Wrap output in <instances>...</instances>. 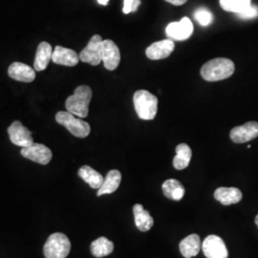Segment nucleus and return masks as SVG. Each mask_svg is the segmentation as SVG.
I'll return each mask as SVG.
<instances>
[{
	"instance_id": "1",
	"label": "nucleus",
	"mask_w": 258,
	"mask_h": 258,
	"mask_svg": "<svg viewBox=\"0 0 258 258\" xmlns=\"http://www.w3.org/2000/svg\"><path fill=\"white\" fill-rule=\"evenodd\" d=\"M234 63L226 57L214 58L205 63L201 76L207 82H219L230 78L234 73Z\"/></svg>"
},
{
	"instance_id": "2",
	"label": "nucleus",
	"mask_w": 258,
	"mask_h": 258,
	"mask_svg": "<svg viewBox=\"0 0 258 258\" xmlns=\"http://www.w3.org/2000/svg\"><path fill=\"white\" fill-rule=\"evenodd\" d=\"M92 99V90L87 85H81L75 89L72 96L68 97L65 107L68 112L80 118H86L89 112V104Z\"/></svg>"
},
{
	"instance_id": "3",
	"label": "nucleus",
	"mask_w": 258,
	"mask_h": 258,
	"mask_svg": "<svg viewBox=\"0 0 258 258\" xmlns=\"http://www.w3.org/2000/svg\"><path fill=\"white\" fill-rule=\"evenodd\" d=\"M135 111L142 120H153L158 111V99L156 96L147 90H138L133 96Z\"/></svg>"
},
{
	"instance_id": "4",
	"label": "nucleus",
	"mask_w": 258,
	"mask_h": 258,
	"mask_svg": "<svg viewBox=\"0 0 258 258\" xmlns=\"http://www.w3.org/2000/svg\"><path fill=\"white\" fill-rule=\"evenodd\" d=\"M55 120L78 138H86L90 134L91 128L89 123L78 119L75 115L68 111L58 112L55 115Z\"/></svg>"
},
{
	"instance_id": "5",
	"label": "nucleus",
	"mask_w": 258,
	"mask_h": 258,
	"mask_svg": "<svg viewBox=\"0 0 258 258\" xmlns=\"http://www.w3.org/2000/svg\"><path fill=\"white\" fill-rule=\"evenodd\" d=\"M71 249V243L68 237L60 232L49 236L43 248L46 258H66Z\"/></svg>"
},
{
	"instance_id": "6",
	"label": "nucleus",
	"mask_w": 258,
	"mask_h": 258,
	"mask_svg": "<svg viewBox=\"0 0 258 258\" xmlns=\"http://www.w3.org/2000/svg\"><path fill=\"white\" fill-rule=\"evenodd\" d=\"M102 38L99 35H95L89 40L87 46L79 55L80 60L93 66L100 64L102 59Z\"/></svg>"
},
{
	"instance_id": "7",
	"label": "nucleus",
	"mask_w": 258,
	"mask_h": 258,
	"mask_svg": "<svg viewBox=\"0 0 258 258\" xmlns=\"http://www.w3.org/2000/svg\"><path fill=\"white\" fill-rule=\"evenodd\" d=\"M194 24L188 18H183L178 22H171L166 29V36L172 40H185L194 33Z\"/></svg>"
},
{
	"instance_id": "8",
	"label": "nucleus",
	"mask_w": 258,
	"mask_h": 258,
	"mask_svg": "<svg viewBox=\"0 0 258 258\" xmlns=\"http://www.w3.org/2000/svg\"><path fill=\"white\" fill-rule=\"evenodd\" d=\"M202 250L207 258H228L229 252L221 237L209 235L202 243Z\"/></svg>"
},
{
	"instance_id": "9",
	"label": "nucleus",
	"mask_w": 258,
	"mask_h": 258,
	"mask_svg": "<svg viewBox=\"0 0 258 258\" xmlns=\"http://www.w3.org/2000/svg\"><path fill=\"white\" fill-rule=\"evenodd\" d=\"M20 153L24 158L43 166L49 164L53 157L52 151L46 146L37 143H34L27 148H22Z\"/></svg>"
},
{
	"instance_id": "10",
	"label": "nucleus",
	"mask_w": 258,
	"mask_h": 258,
	"mask_svg": "<svg viewBox=\"0 0 258 258\" xmlns=\"http://www.w3.org/2000/svg\"><path fill=\"white\" fill-rule=\"evenodd\" d=\"M11 142L21 148H27L34 144L32 133L20 121H14L8 128Z\"/></svg>"
},
{
	"instance_id": "11",
	"label": "nucleus",
	"mask_w": 258,
	"mask_h": 258,
	"mask_svg": "<svg viewBox=\"0 0 258 258\" xmlns=\"http://www.w3.org/2000/svg\"><path fill=\"white\" fill-rule=\"evenodd\" d=\"M102 59L104 67L109 71L115 70L120 64V50L111 39H105L102 41Z\"/></svg>"
},
{
	"instance_id": "12",
	"label": "nucleus",
	"mask_w": 258,
	"mask_h": 258,
	"mask_svg": "<svg viewBox=\"0 0 258 258\" xmlns=\"http://www.w3.org/2000/svg\"><path fill=\"white\" fill-rule=\"evenodd\" d=\"M230 137L235 144H244L257 138V121H249L243 125L234 127L230 133Z\"/></svg>"
},
{
	"instance_id": "13",
	"label": "nucleus",
	"mask_w": 258,
	"mask_h": 258,
	"mask_svg": "<svg viewBox=\"0 0 258 258\" xmlns=\"http://www.w3.org/2000/svg\"><path fill=\"white\" fill-rule=\"evenodd\" d=\"M174 42L172 39H164L161 41L154 42L150 46L147 48L146 55L149 59L152 60H159L164 59L168 55H171V53L174 50Z\"/></svg>"
},
{
	"instance_id": "14",
	"label": "nucleus",
	"mask_w": 258,
	"mask_h": 258,
	"mask_svg": "<svg viewBox=\"0 0 258 258\" xmlns=\"http://www.w3.org/2000/svg\"><path fill=\"white\" fill-rule=\"evenodd\" d=\"M8 74L13 80L22 83H32L36 79V70L21 62H14L10 65Z\"/></svg>"
},
{
	"instance_id": "15",
	"label": "nucleus",
	"mask_w": 258,
	"mask_h": 258,
	"mask_svg": "<svg viewBox=\"0 0 258 258\" xmlns=\"http://www.w3.org/2000/svg\"><path fill=\"white\" fill-rule=\"evenodd\" d=\"M52 60L55 64L76 66L79 63L80 56L72 49L56 46L52 55Z\"/></svg>"
},
{
	"instance_id": "16",
	"label": "nucleus",
	"mask_w": 258,
	"mask_h": 258,
	"mask_svg": "<svg viewBox=\"0 0 258 258\" xmlns=\"http://www.w3.org/2000/svg\"><path fill=\"white\" fill-rule=\"evenodd\" d=\"M180 251L184 258L196 256L202 249V243L198 234H190L180 242Z\"/></svg>"
},
{
	"instance_id": "17",
	"label": "nucleus",
	"mask_w": 258,
	"mask_h": 258,
	"mask_svg": "<svg viewBox=\"0 0 258 258\" xmlns=\"http://www.w3.org/2000/svg\"><path fill=\"white\" fill-rule=\"evenodd\" d=\"M214 198L224 206L239 203L242 199V192L236 187H218L214 191Z\"/></svg>"
},
{
	"instance_id": "18",
	"label": "nucleus",
	"mask_w": 258,
	"mask_h": 258,
	"mask_svg": "<svg viewBox=\"0 0 258 258\" xmlns=\"http://www.w3.org/2000/svg\"><path fill=\"white\" fill-rule=\"evenodd\" d=\"M52 55H53L52 46L45 41L41 42L37 47L36 58L34 62V69L37 72L45 70L50 60L52 59Z\"/></svg>"
},
{
	"instance_id": "19",
	"label": "nucleus",
	"mask_w": 258,
	"mask_h": 258,
	"mask_svg": "<svg viewBox=\"0 0 258 258\" xmlns=\"http://www.w3.org/2000/svg\"><path fill=\"white\" fill-rule=\"evenodd\" d=\"M133 213L136 227L141 231H148L153 226L154 220L148 211H146L141 204H136L133 207Z\"/></svg>"
},
{
	"instance_id": "20",
	"label": "nucleus",
	"mask_w": 258,
	"mask_h": 258,
	"mask_svg": "<svg viewBox=\"0 0 258 258\" xmlns=\"http://www.w3.org/2000/svg\"><path fill=\"white\" fill-rule=\"evenodd\" d=\"M121 181V174L120 171L117 169L110 170L105 177L102 186L99 188L97 195L102 196L104 194H110L115 192L118 187L120 186Z\"/></svg>"
},
{
	"instance_id": "21",
	"label": "nucleus",
	"mask_w": 258,
	"mask_h": 258,
	"mask_svg": "<svg viewBox=\"0 0 258 258\" xmlns=\"http://www.w3.org/2000/svg\"><path fill=\"white\" fill-rule=\"evenodd\" d=\"M163 192L166 198L173 200V201H180L184 196V185L181 184L178 180L175 179H168L163 184Z\"/></svg>"
},
{
	"instance_id": "22",
	"label": "nucleus",
	"mask_w": 258,
	"mask_h": 258,
	"mask_svg": "<svg viewBox=\"0 0 258 258\" xmlns=\"http://www.w3.org/2000/svg\"><path fill=\"white\" fill-rule=\"evenodd\" d=\"M78 174L85 183H87L95 189H99L104 181V178L102 177V174L89 166H82L79 169Z\"/></svg>"
},
{
	"instance_id": "23",
	"label": "nucleus",
	"mask_w": 258,
	"mask_h": 258,
	"mask_svg": "<svg viewBox=\"0 0 258 258\" xmlns=\"http://www.w3.org/2000/svg\"><path fill=\"white\" fill-rule=\"evenodd\" d=\"M192 152L186 144H180L176 148V156L173 159V166L177 170L186 168L191 160Z\"/></svg>"
},
{
	"instance_id": "24",
	"label": "nucleus",
	"mask_w": 258,
	"mask_h": 258,
	"mask_svg": "<svg viewBox=\"0 0 258 258\" xmlns=\"http://www.w3.org/2000/svg\"><path fill=\"white\" fill-rule=\"evenodd\" d=\"M114 249V244L106 237H100L93 241L91 252L95 257L101 258L109 255Z\"/></svg>"
},
{
	"instance_id": "25",
	"label": "nucleus",
	"mask_w": 258,
	"mask_h": 258,
	"mask_svg": "<svg viewBox=\"0 0 258 258\" xmlns=\"http://www.w3.org/2000/svg\"><path fill=\"white\" fill-rule=\"evenodd\" d=\"M251 4V0H220V6L226 12L239 14Z\"/></svg>"
},
{
	"instance_id": "26",
	"label": "nucleus",
	"mask_w": 258,
	"mask_h": 258,
	"mask_svg": "<svg viewBox=\"0 0 258 258\" xmlns=\"http://www.w3.org/2000/svg\"><path fill=\"white\" fill-rule=\"evenodd\" d=\"M194 19L204 27L209 26L213 21V15L206 8H199L194 13Z\"/></svg>"
},
{
	"instance_id": "27",
	"label": "nucleus",
	"mask_w": 258,
	"mask_h": 258,
	"mask_svg": "<svg viewBox=\"0 0 258 258\" xmlns=\"http://www.w3.org/2000/svg\"><path fill=\"white\" fill-rule=\"evenodd\" d=\"M237 15L241 19H256L258 17V6L250 4L247 9Z\"/></svg>"
},
{
	"instance_id": "28",
	"label": "nucleus",
	"mask_w": 258,
	"mask_h": 258,
	"mask_svg": "<svg viewBox=\"0 0 258 258\" xmlns=\"http://www.w3.org/2000/svg\"><path fill=\"white\" fill-rule=\"evenodd\" d=\"M123 14L127 15L129 13L136 12L141 4V0H123Z\"/></svg>"
},
{
	"instance_id": "29",
	"label": "nucleus",
	"mask_w": 258,
	"mask_h": 258,
	"mask_svg": "<svg viewBox=\"0 0 258 258\" xmlns=\"http://www.w3.org/2000/svg\"><path fill=\"white\" fill-rule=\"evenodd\" d=\"M166 2L172 4V5H175V6H181V5H184V3H186L187 0H166Z\"/></svg>"
},
{
	"instance_id": "30",
	"label": "nucleus",
	"mask_w": 258,
	"mask_h": 258,
	"mask_svg": "<svg viewBox=\"0 0 258 258\" xmlns=\"http://www.w3.org/2000/svg\"><path fill=\"white\" fill-rule=\"evenodd\" d=\"M98 2L100 3V4H102V5H107L108 4V2H109V0H98Z\"/></svg>"
},
{
	"instance_id": "31",
	"label": "nucleus",
	"mask_w": 258,
	"mask_h": 258,
	"mask_svg": "<svg viewBox=\"0 0 258 258\" xmlns=\"http://www.w3.org/2000/svg\"><path fill=\"white\" fill-rule=\"evenodd\" d=\"M255 224H256V225H257V227H258V215H257V216H256V217H255Z\"/></svg>"
}]
</instances>
